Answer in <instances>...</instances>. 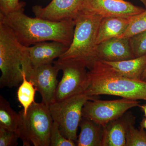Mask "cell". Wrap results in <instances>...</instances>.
Wrapping results in <instances>:
<instances>
[{"label":"cell","mask_w":146,"mask_h":146,"mask_svg":"<svg viewBox=\"0 0 146 146\" xmlns=\"http://www.w3.org/2000/svg\"><path fill=\"white\" fill-rule=\"evenodd\" d=\"M60 70L54 63L41 65L33 68L27 78L33 84L41 95L42 102L48 107L55 102L58 74Z\"/></svg>","instance_id":"obj_9"},{"label":"cell","mask_w":146,"mask_h":146,"mask_svg":"<svg viewBox=\"0 0 146 146\" xmlns=\"http://www.w3.org/2000/svg\"><path fill=\"white\" fill-rule=\"evenodd\" d=\"M25 3L19 0H0V13H7L24 8Z\"/></svg>","instance_id":"obj_25"},{"label":"cell","mask_w":146,"mask_h":146,"mask_svg":"<svg viewBox=\"0 0 146 146\" xmlns=\"http://www.w3.org/2000/svg\"><path fill=\"white\" fill-rule=\"evenodd\" d=\"M140 107L141 108V109L145 113V115L146 118V104L143 105H140Z\"/></svg>","instance_id":"obj_27"},{"label":"cell","mask_w":146,"mask_h":146,"mask_svg":"<svg viewBox=\"0 0 146 146\" xmlns=\"http://www.w3.org/2000/svg\"><path fill=\"white\" fill-rule=\"evenodd\" d=\"M69 46L56 42H39L27 47L33 68L52 64L54 60L59 58L65 52Z\"/></svg>","instance_id":"obj_13"},{"label":"cell","mask_w":146,"mask_h":146,"mask_svg":"<svg viewBox=\"0 0 146 146\" xmlns=\"http://www.w3.org/2000/svg\"><path fill=\"white\" fill-rule=\"evenodd\" d=\"M75 142L65 138L60 132L58 124L53 121L50 132V146H75Z\"/></svg>","instance_id":"obj_22"},{"label":"cell","mask_w":146,"mask_h":146,"mask_svg":"<svg viewBox=\"0 0 146 146\" xmlns=\"http://www.w3.org/2000/svg\"><path fill=\"white\" fill-rule=\"evenodd\" d=\"M87 75L88 86L84 93L89 96L109 95L146 101L145 80L121 75L103 60H97Z\"/></svg>","instance_id":"obj_2"},{"label":"cell","mask_w":146,"mask_h":146,"mask_svg":"<svg viewBox=\"0 0 146 146\" xmlns=\"http://www.w3.org/2000/svg\"><path fill=\"white\" fill-rule=\"evenodd\" d=\"M63 72L56 93L55 102L82 93L88 86V72L82 63L74 60L58 59L53 62Z\"/></svg>","instance_id":"obj_7"},{"label":"cell","mask_w":146,"mask_h":146,"mask_svg":"<svg viewBox=\"0 0 146 146\" xmlns=\"http://www.w3.org/2000/svg\"><path fill=\"white\" fill-rule=\"evenodd\" d=\"M98 60L117 62L132 59L133 54L129 38L115 37L100 43L97 48Z\"/></svg>","instance_id":"obj_12"},{"label":"cell","mask_w":146,"mask_h":146,"mask_svg":"<svg viewBox=\"0 0 146 146\" xmlns=\"http://www.w3.org/2000/svg\"><path fill=\"white\" fill-rule=\"evenodd\" d=\"M133 17L103 18L98 31V44L108 39L119 37L123 35L127 29Z\"/></svg>","instance_id":"obj_15"},{"label":"cell","mask_w":146,"mask_h":146,"mask_svg":"<svg viewBox=\"0 0 146 146\" xmlns=\"http://www.w3.org/2000/svg\"><path fill=\"white\" fill-rule=\"evenodd\" d=\"M94 98L82 93L54 102L50 106L53 121L58 124L60 132L65 138L76 142L84 106L87 101Z\"/></svg>","instance_id":"obj_6"},{"label":"cell","mask_w":146,"mask_h":146,"mask_svg":"<svg viewBox=\"0 0 146 146\" xmlns=\"http://www.w3.org/2000/svg\"><path fill=\"white\" fill-rule=\"evenodd\" d=\"M145 81H146V80H145Z\"/></svg>","instance_id":"obj_30"},{"label":"cell","mask_w":146,"mask_h":146,"mask_svg":"<svg viewBox=\"0 0 146 146\" xmlns=\"http://www.w3.org/2000/svg\"><path fill=\"white\" fill-rule=\"evenodd\" d=\"M146 31V8L144 11L133 16L128 28L119 38H130Z\"/></svg>","instance_id":"obj_20"},{"label":"cell","mask_w":146,"mask_h":146,"mask_svg":"<svg viewBox=\"0 0 146 146\" xmlns=\"http://www.w3.org/2000/svg\"><path fill=\"white\" fill-rule=\"evenodd\" d=\"M135 122V117L128 111L117 119L110 122L104 126L102 146H125L128 128Z\"/></svg>","instance_id":"obj_14"},{"label":"cell","mask_w":146,"mask_h":146,"mask_svg":"<svg viewBox=\"0 0 146 146\" xmlns=\"http://www.w3.org/2000/svg\"><path fill=\"white\" fill-rule=\"evenodd\" d=\"M80 132L77 140L78 146H102L104 127L82 117Z\"/></svg>","instance_id":"obj_16"},{"label":"cell","mask_w":146,"mask_h":146,"mask_svg":"<svg viewBox=\"0 0 146 146\" xmlns=\"http://www.w3.org/2000/svg\"><path fill=\"white\" fill-rule=\"evenodd\" d=\"M129 40L135 58L146 54V31L131 36Z\"/></svg>","instance_id":"obj_23"},{"label":"cell","mask_w":146,"mask_h":146,"mask_svg":"<svg viewBox=\"0 0 146 146\" xmlns=\"http://www.w3.org/2000/svg\"><path fill=\"white\" fill-rule=\"evenodd\" d=\"M84 0H52L45 7L36 5L32 8L35 17L60 22L74 21L81 11Z\"/></svg>","instance_id":"obj_11"},{"label":"cell","mask_w":146,"mask_h":146,"mask_svg":"<svg viewBox=\"0 0 146 146\" xmlns=\"http://www.w3.org/2000/svg\"><path fill=\"white\" fill-rule=\"evenodd\" d=\"M104 61L121 75L128 78L141 80V76L146 68V54L117 62Z\"/></svg>","instance_id":"obj_17"},{"label":"cell","mask_w":146,"mask_h":146,"mask_svg":"<svg viewBox=\"0 0 146 146\" xmlns=\"http://www.w3.org/2000/svg\"><path fill=\"white\" fill-rule=\"evenodd\" d=\"M145 9L124 0H84L81 11L104 18L133 17Z\"/></svg>","instance_id":"obj_10"},{"label":"cell","mask_w":146,"mask_h":146,"mask_svg":"<svg viewBox=\"0 0 146 146\" xmlns=\"http://www.w3.org/2000/svg\"><path fill=\"white\" fill-rule=\"evenodd\" d=\"M36 91L33 84L27 79L26 74H24L23 81L17 91V99L23 108L22 110L23 115L26 114L29 107L35 102Z\"/></svg>","instance_id":"obj_19"},{"label":"cell","mask_w":146,"mask_h":146,"mask_svg":"<svg viewBox=\"0 0 146 146\" xmlns=\"http://www.w3.org/2000/svg\"><path fill=\"white\" fill-rule=\"evenodd\" d=\"M139 1L143 4L144 5L145 7L146 8V0H139Z\"/></svg>","instance_id":"obj_29"},{"label":"cell","mask_w":146,"mask_h":146,"mask_svg":"<svg viewBox=\"0 0 146 146\" xmlns=\"http://www.w3.org/2000/svg\"><path fill=\"white\" fill-rule=\"evenodd\" d=\"M134 124L129 127L126 136L125 146H146V132L144 129L135 128Z\"/></svg>","instance_id":"obj_21"},{"label":"cell","mask_w":146,"mask_h":146,"mask_svg":"<svg viewBox=\"0 0 146 146\" xmlns=\"http://www.w3.org/2000/svg\"><path fill=\"white\" fill-rule=\"evenodd\" d=\"M19 138L20 135L17 131L0 127V146L18 145Z\"/></svg>","instance_id":"obj_24"},{"label":"cell","mask_w":146,"mask_h":146,"mask_svg":"<svg viewBox=\"0 0 146 146\" xmlns=\"http://www.w3.org/2000/svg\"><path fill=\"white\" fill-rule=\"evenodd\" d=\"M21 117L18 132L24 146H50V137L53 120L49 107L43 102H34Z\"/></svg>","instance_id":"obj_5"},{"label":"cell","mask_w":146,"mask_h":146,"mask_svg":"<svg viewBox=\"0 0 146 146\" xmlns=\"http://www.w3.org/2000/svg\"><path fill=\"white\" fill-rule=\"evenodd\" d=\"M33 67L27 47L18 41L11 29L0 21V87H16Z\"/></svg>","instance_id":"obj_3"},{"label":"cell","mask_w":146,"mask_h":146,"mask_svg":"<svg viewBox=\"0 0 146 146\" xmlns=\"http://www.w3.org/2000/svg\"><path fill=\"white\" fill-rule=\"evenodd\" d=\"M138 100L122 98L113 100H102L94 98L86 102L82 116L103 126L121 117L129 110L140 107Z\"/></svg>","instance_id":"obj_8"},{"label":"cell","mask_w":146,"mask_h":146,"mask_svg":"<svg viewBox=\"0 0 146 146\" xmlns=\"http://www.w3.org/2000/svg\"><path fill=\"white\" fill-rule=\"evenodd\" d=\"M141 80H146V68L141 76Z\"/></svg>","instance_id":"obj_28"},{"label":"cell","mask_w":146,"mask_h":146,"mask_svg":"<svg viewBox=\"0 0 146 146\" xmlns=\"http://www.w3.org/2000/svg\"><path fill=\"white\" fill-rule=\"evenodd\" d=\"M103 17L81 11L74 20L72 41L68 50L58 59L74 60L90 69L98 60L97 36Z\"/></svg>","instance_id":"obj_4"},{"label":"cell","mask_w":146,"mask_h":146,"mask_svg":"<svg viewBox=\"0 0 146 146\" xmlns=\"http://www.w3.org/2000/svg\"><path fill=\"white\" fill-rule=\"evenodd\" d=\"M21 122L20 112L17 113L15 112L11 107L9 102L0 96V127L18 132Z\"/></svg>","instance_id":"obj_18"},{"label":"cell","mask_w":146,"mask_h":146,"mask_svg":"<svg viewBox=\"0 0 146 146\" xmlns=\"http://www.w3.org/2000/svg\"><path fill=\"white\" fill-rule=\"evenodd\" d=\"M24 8L5 14L0 13V21L11 29L22 44L28 47L52 41L70 46L74 36V21L56 22L32 18L24 13Z\"/></svg>","instance_id":"obj_1"},{"label":"cell","mask_w":146,"mask_h":146,"mask_svg":"<svg viewBox=\"0 0 146 146\" xmlns=\"http://www.w3.org/2000/svg\"><path fill=\"white\" fill-rule=\"evenodd\" d=\"M141 128L146 129V118H144L141 123Z\"/></svg>","instance_id":"obj_26"}]
</instances>
